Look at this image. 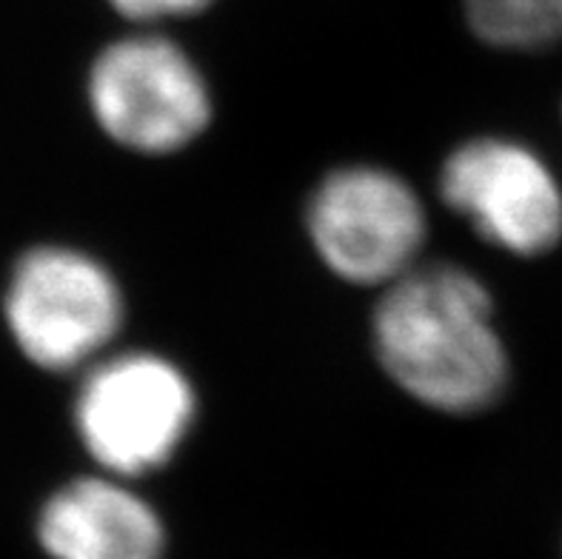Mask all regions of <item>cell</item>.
Masks as SVG:
<instances>
[{"mask_svg":"<svg viewBox=\"0 0 562 559\" xmlns=\"http://www.w3.org/2000/svg\"><path fill=\"white\" fill-rule=\"evenodd\" d=\"M371 343L400 391L451 417L492 409L512 374L492 291L454 262H417L385 286Z\"/></svg>","mask_w":562,"mask_h":559,"instance_id":"cell-1","label":"cell"},{"mask_svg":"<svg viewBox=\"0 0 562 559\" xmlns=\"http://www.w3.org/2000/svg\"><path fill=\"white\" fill-rule=\"evenodd\" d=\"M198 417L180 366L151 351L98 360L75 396V432L109 477L151 474L178 454Z\"/></svg>","mask_w":562,"mask_h":559,"instance_id":"cell-2","label":"cell"},{"mask_svg":"<svg viewBox=\"0 0 562 559\" xmlns=\"http://www.w3.org/2000/svg\"><path fill=\"white\" fill-rule=\"evenodd\" d=\"M14 346L43 371H75L98 362L126 317L112 271L69 246L29 248L14 262L3 294Z\"/></svg>","mask_w":562,"mask_h":559,"instance_id":"cell-3","label":"cell"},{"mask_svg":"<svg viewBox=\"0 0 562 559\" xmlns=\"http://www.w3.org/2000/svg\"><path fill=\"white\" fill-rule=\"evenodd\" d=\"M86 92L109 141L149 157L192 146L214 114L203 71L164 35L109 43L94 57Z\"/></svg>","mask_w":562,"mask_h":559,"instance_id":"cell-4","label":"cell"},{"mask_svg":"<svg viewBox=\"0 0 562 559\" xmlns=\"http://www.w3.org/2000/svg\"><path fill=\"white\" fill-rule=\"evenodd\" d=\"M306 232L331 275L385 289L420 262L426 205L408 180L383 166H342L312 191Z\"/></svg>","mask_w":562,"mask_h":559,"instance_id":"cell-5","label":"cell"},{"mask_svg":"<svg viewBox=\"0 0 562 559\" xmlns=\"http://www.w3.org/2000/svg\"><path fill=\"white\" fill-rule=\"evenodd\" d=\"M440 198L508 255H549L562 241L560 180L526 143L474 137L457 146L440 169Z\"/></svg>","mask_w":562,"mask_h":559,"instance_id":"cell-6","label":"cell"},{"mask_svg":"<svg viewBox=\"0 0 562 559\" xmlns=\"http://www.w3.org/2000/svg\"><path fill=\"white\" fill-rule=\"evenodd\" d=\"M41 546L55 559H164V523L112 477H80L46 500Z\"/></svg>","mask_w":562,"mask_h":559,"instance_id":"cell-7","label":"cell"},{"mask_svg":"<svg viewBox=\"0 0 562 559\" xmlns=\"http://www.w3.org/2000/svg\"><path fill=\"white\" fill-rule=\"evenodd\" d=\"M463 12L494 49L542 52L562 43V0H463Z\"/></svg>","mask_w":562,"mask_h":559,"instance_id":"cell-8","label":"cell"},{"mask_svg":"<svg viewBox=\"0 0 562 559\" xmlns=\"http://www.w3.org/2000/svg\"><path fill=\"white\" fill-rule=\"evenodd\" d=\"M123 18L137 23H155L169 21V18H186V14H198L214 0H109Z\"/></svg>","mask_w":562,"mask_h":559,"instance_id":"cell-9","label":"cell"}]
</instances>
